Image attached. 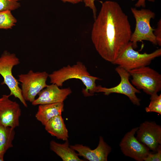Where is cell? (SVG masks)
Here are the masks:
<instances>
[{"mask_svg":"<svg viewBox=\"0 0 161 161\" xmlns=\"http://www.w3.org/2000/svg\"><path fill=\"white\" fill-rule=\"evenodd\" d=\"M132 77V84L151 96L161 90V75L157 71L145 66L128 71Z\"/></svg>","mask_w":161,"mask_h":161,"instance_id":"cell-5","label":"cell"},{"mask_svg":"<svg viewBox=\"0 0 161 161\" xmlns=\"http://www.w3.org/2000/svg\"><path fill=\"white\" fill-rule=\"evenodd\" d=\"M50 148L63 161H83L79 158L78 153L70 147L68 140L63 144L52 140L50 143Z\"/></svg>","mask_w":161,"mask_h":161,"instance_id":"cell-16","label":"cell"},{"mask_svg":"<svg viewBox=\"0 0 161 161\" xmlns=\"http://www.w3.org/2000/svg\"><path fill=\"white\" fill-rule=\"evenodd\" d=\"M132 33L128 17L119 4L112 1L102 3L91 33L92 42L100 56L112 63L130 42Z\"/></svg>","mask_w":161,"mask_h":161,"instance_id":"cell-1","label":"cell"},{"mask_svg":"<svg viewBox=\"0 0 161 161\" xmlns=\"http://www.w3.org/2000/svg\"><path fill=\"white\" fill-rule=\"evenodd\" d=\"M151 101L145 108L147 112H155L161 114V94H157L151 96Z\"/></svg>","mask_w":161,"mask_h":161,"instance_id":"cell-19","label":"cell"},{"mask_svg":"<svg viewBox=\"0 0 161 161\" xmlns=\"http://www.w3.org/2000/svg\"><path fill=\"white\" fill-rule=\"evenodd\" d=\"M95 0H82L84 2L85 6L88 7L91 9L93 12L94 19L97 17V9L95 4Z\"/></svg>","mask_w":161,"mask_h":161,"instance_id":"cell-23","label":"cell"},{"mask_svg":"<svg viewBox=\"0 0 161 161\" xmlns=\"http://www.w3.org/2000/svg\"><path fill=\"white\" fill-rule=\"evenodd\" d=\"M70 146L78 152L79 156L90 161H106L111 151V147L101 136L99 137L98 146L94 149H91L88 147L79 144L70 145Z\"/></svg>","mask_w":161,"mask_h":161,"instance_id":"cell-13","label":"cell"},{"mask_svg":"<svg viewBox=\"0 0 161 161\" xmlns=\"http://www.w3.org/2000/svg\"><path fill=\"white\" fill-rule=\"evenodd\" d=\"M138 127L132 129L124 136L119 146L123 153L137 161H143L150 152L145 145L139 142L135 136Z\"/></svg>","mask_w":161,"mask_h":161,"instance_id":"cell-9","label":"cell"},{"mask_svg":"<svg viewBox=\"0 0 161 161\" xmlns=\"http://www.w3.org/2000/svg\"><path fill=\"white\" fill-rule=\"evenodd\" d=\"M64 111V103L39 105L35 117L44 126L52 118L61 114Z\"/></svg>","mask_w":161,"mask_h":161,"instance_id":"cell-14","label":"cell"},{"mask_svg":"<svg viewBox=\"0 0 161 161\" xmlns=\"http://www.w3.org/2000/svg\"><path fill=\"white\" fill-rule=\"evenodd\" d=\"M154 33L155 36L157 45H161V20H159L157 23V27L154 29Z\"/></svg>","mask_w":161,"mask_h":161,"instance_id":"cell-22","label":"cell"},{"mask_svg":"<svg viewBox=\"0 0 161 161\" xmlns=\"http://www.w3.org/2000/svg\"><path fill=\"white\" fill-rule=\"evenodd\" d=\"M4 161V157L0 156V161Z\"/></svg>","mask_w":161,"mask_h":161,"instance_id":"cell-26","label":"cell"},{"mask_svg":"<svg viewBox=\"0 0 161 161\" xmlns=\"http://www.w3.org/2000/svg\"><path fill=\"white\" fill-rule=\"evenodd\" d=\"M131 9L136 21L134 31L132 33L130 40L133 48L135 49L137 47L138 42L144 40L149 41L155 45H157L154 33V29L150 24L151 19L155 18V13L144 8L138 10L131 7Z\"/></svg>","mask_w":161,"mask_h":161,"instance_id":"cell-3","label":"cell"},{"mask_svg":"<svg viewBox=\"0 0 161 161\" xmlns=\"http://www.w3.org/2000/svg\"><path fill=\"white\" fill-rule=\"evenodd\" d=\"M10 96L4 95L0 98V124L15 129L19 126L21 110L18 103L9 99Z\"/></svg>","mask_w":161,"mask_h":161,"instance_id":"cell-11","label":"cell"},{"mask_svg":"<svg viewBox=\"0 0 161 161\" xmlns=\"http://www.w3.org/2000/svg\"><path fill=\"white\" fill-rule=\"evenodd\" d=\"M63 2H69L73 4H76L82 1V0H61Z\"/></svg>","mask_w":161,"mask_h":161,"instance_id":"cell-25","label":"cell"},{"mask_svg":"<svg viewBox=\"0 0 161 161\" xmlns=\"http://www.w3.org/2000/svg\"><path fill=\"white\" fill-rule=\"evenodd\" d=\"M20 63L19 59L13 54L4 51L0 57V75L4 78L1 85L6 84L10 91V96L13 95L18 98L23 105L27 107L26 101L21 93V89L19 86V83L13 76L12 69L15 66Z\"/></svg>","mask_w":161,"mask_h":161,"instance_id":"cell-6","label":"cell"},{"mask_svg":"<svg viewBox=\"0 0 161 161\" xmlns=\"http://www.w3.org/2000/svg\"><path fill=\"white\" fill-rule=\"evenodd\" d=\"M161 55V49L147 53H140L135 50L130 42L117 58L112 63L127 71L149 65L151 61Z\"/></svg>","mask_w":161,"mask_h":161,"instance_id":"cell-4","label":"cell"},{"mask_svg":"<svg viewBox=\"0 0 161 161\" xmlns=\"http://www.w3.org/2000/svg\"><path fill=\"white\" fill-rule=\"evenodd\" d=\"M72 92L69 87L60 89L57 85L52 83L48 85L38 94V97L32 103V104L36 106L63 103Z\"/></svg>","mask_w":161,"mask_h":161,"instance_id":"cell-12","label":"cell"},{"mask_svg":"<svg viewBox=\"0 0 161 161\" xmlns=\"http://www.w3.org/2000/svg\"><path fill=\"white\" fill-rule=\"evenodd\" d=\"M155 153L150 152L145 157V161H161V145H160Z\"/></svg>","mask_w":161,"mask_h":161,"instance_id":"cell-21","label":"cell"},{"mask_svg":"<svg viewBox=\"0 0 161 161\" xmlns=\"http://www.w3.org/2000/svg\"><path fill=\"white\" fill-rule=\"evenodd\" d=\"M16 19L11 11L6 10L0 12V29H11L15 25Z\"/></svg>","mask_w":161,"mask_h":161,"instance_id":"cell-18","label":"cell"},{"mask_svg":"<svg viewBox=\"0 0 161 161\" xmlns=\"http://www.w3.org/2000/svg\"><path fill=\"white\" fill-rule=\"evenodd\" d=\"M18 81L21 83L22 95L26 101L31 103L37 95L48 86L46 84L49 74L46 72H34L30 70L28 73L18 75Z\"/></svg>","mask_w":161,"mask_h":161,"instance_id":"cell-7","label":"cell"},{"mask_svg":"<svg viewBox=\"0 0 161 161\" xmlns=\"http://www.w3.org/2000/svg\"><path fill=\"white\" fill-rule=\"evenodd\" d=\"M44 126L46 131L52 136L64 141L68 140V131L61 114L52 118Z\"/></svg>","mask_w":161,"mask_h":161,"instance_id":"cell-15","label":"cell"},{"mask_svg":"<svg viewBox=\"0 0 161 161\" xmlns=\"http://www.w3.org/2000/svg\"><path fill=\"white\" fill-rule=\"evenodd\" d=\"M146 0H148L152 2H154L155 1V0H138L135 4V6L137 7H141L145 8V1Z\"/></svg>","mask_w":161,"mask_h":161,"instance_id":"cell-24","label":"cell"},{"mask_svg":"<svg viewBox=\"0 0 161 161\" xmlns=\"http://www.w3.org/2000/svg\"><path fill=\"white\" fill-rule=\"evenodd\" d=\"M137 140L150 150L156 152L161 144V127L153 121H145L141 124L137 130Z\"/></svg>","mask_w":161,"mask_h":161,"instance_id":"cell-10","label":"cell"},{"mask_svg":"<svg viewBox=\"0 0 161 161\" xmlns=\"http://www.w3.org/2000/svg\"><path fill=\"white\" fill-rule=\"evenodd\" d=\"M49 77L50 83L59 87L62 86L64 82L71 79L80 80L85 86L86 88L83 89L82 92L86 96L94 95L97 87L96 81L100 80L98 77L91 75L85 65L80 61H78L73 65H68L54 71L49 75Z\"/></svg>","mask_w":161,"mask_h":161,"instance_id":"cell-2","label":"cell"},{"mask_svg":"<svg viewBox=\"0 0 161 161\" xmlns=\"http://www.w3.org/2000/svg\"><path fill=\"white\" fill-rule=\"evenodd\" d=\"M13 0L14 1H19L21 0Z\"/></svg>","mask_w":161,"mask_h":161,"instance_id":"cell-27","label":"cell"},{"mask_svg":"<svg viewBox=\"0 0 161 161\" xmlns=\"http://www.w3.org/2000/svg\"><path fill=\"white\" fill-rule=\"evenodd\" d=\"M20 6L18 1L13 0H0V12L15 10Z\"/></svg>","mask_w":161,"mask_h":161,"instance_id":"cell-20","label":"cell"},{"mask_svg":"<svg viewBox=\"0 0 161 161\" xmlns=\"http://www.w3.org/2000/svg\"><path fill=\"white\" fill-rule=\"evenodd\" d=\"M115 70L120 78V83L116 86L110 88L103 87L101 85L97 86L95 92H103L106 95L112 93L123 94L127 96L134 104L140 105V99L137 97L136 94L140 93V92L130 82V75L128 71L118 66L115 68Z\"/></svg>","mask_w":161,"mask_h":161,"instance_id":"cell-8","label":"cell"},{"mask_svg":"<svg viewBox=\"0 0 161 161\" xmlns=\"http://www.w3.org/2000/svg\"><path fill=\"white\" fill-rule=\"evenodd\" d=\"M15 135L14 129L0 124V156L13 146V141Z\"/></svg>","mask_w":161,"mask_h":161,"instance_id":"cell-17","label":"cell"}]
</instances>
